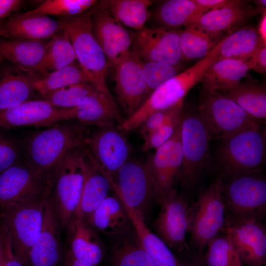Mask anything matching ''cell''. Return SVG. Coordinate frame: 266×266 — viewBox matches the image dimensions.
<instances>
[{"mask_svg": "<svg viewBox=\"0 0 266 266\" xmlns=\"http://www.w3.org/2000/svg\"><path fill=\"white\" fill-rule=\"evenodd\" d=\"M81 126L58 123L30 136L26 144V162L46 180L52 191L60 167L68 154L83 144Z\"/></svg>", "mask_w": 266, "mask_h": 266, "instance_id": "1", "label": "cell"}, {"mask_svg": "<svg viewBox=\"0 0 266 266\" xmlns=\"http://www.w3.org/2000/svg\"><path fill=\"white\" fill-rule=\"evenodd\" d=\"M217 154L219 179L262 172L266 159V131L257 121L221 139Z\"/></svg>", "mask_w": 266, "mask_h": 266, "instance_id": "2", "label": "cell"}, {"mask_svg": "<svg viewBox=\"0 0 266 266\" xmlns=\"http://www.w3.org/2000/svg\"><path fill=\"white\" fill-rule=\"evenodd\" d=\"M91 8L76 16L57 20L67 34L78 64L99 92L113 99L107 86L108 61L92 32Z\"/></svg>", "mask_w": 266, "mask_h": 266, "instance_id": "3", "label": "cell"}, {"mask_svg": "<svg viewBox=\"0 0 266 266\" xmlns=\"http://www.w3.org/2000/svg\"><path fill=\"white\" fill-rule=\"evenodd\" d=\"M221 42L205 58L154 90L139 108L125 119L121 129L125 131L134 130L153 113L169 108L183 100L190 90L200 82L205 71L217 60Z\"/></svg>", "mask_w": 266, "mask_h": 266, "instance_id": "4", "label": "cell"}, {"mask_svg": "<svg viewBox=\"0 0 266 266\" xmlns=\"http://www.w3.org/2000/svg\"><path fill=\"white\" fill-rule=\"evenodd\" d=\"M84 145L71 150L56 177L51 199L61 227H67L79 203L87 173Z\"/></svg>", "mask_w": 266, "mask_h": 266, "instance_id": "5", "label": "cell"}, {"mask_svg": "<svg viewBox=\"0 0 266 266\" xmlns=\"http://www.w3.org/2000/svg\"><path fill=\"white\" fill-rule=\"evenodd\" d=\"M221 180L227 218L264 219L266 180L262 172L238 174Z\"/></svg>", "mask_w": 266, "mask_h": 266, "instance_id": "6", "label": "cell"}, {"mask_svg": "<svg viewBox=\"0 0 266 266\" xmlns=\"http://www.w3.org/2000/svg\"><path fill=\"white\" fill-rule=\"evenodd\" d=\"M226 222L221 180L218 178L199 195L191 207L190 245L202 254L208 243L225 231Z\"/></svg>", "mask_w": 266, "mask_h": 266, "instance_id": "7", "label": "cell"}, {"mask_svg": "<svg viewBox=\"0 0 266 266\" xmlns=\"http://www.w3.org/2000/svg\"><path fill=\"white\" fill-rule=\"evenodd\" d=\"M48 198L0 210V226L8 234L13 252L24 266L40 233Z\"/></svg>", "mask_w": 266, "mask_h": 266, "instance_id": "8", "label": "cell"}, {"mask_svg": "<svg viewBox=\"0 0 266 266\" xmlns=\"http://www.w3.org/2000/svg\"><path fill=\"white\" fill-rule=\"evenodd\" d=\"M210 137L199 111L181 114L182 165L180 180L184 186H194L206 165Z\"/></svg>", "mask_w": 266, "mask_h": 266, "instance_id": "9", "label": "cell"}, {"mask_svg": "<svg viewBox=\"0 0 266 266\" xmlns=\"http://www.w3.org/2000/svg\"><path fill=\"white\" fill-rule=\"evenodd\" d=\"M198 111L211 139H222L260 120L220 93L202 90Z\"/></svg>", "mask_w": 266, "mask_h": 266, "instance_id": "10", "label": "cell"}, {"mask_svg": "<svg viewBox=\"0 0 266 266\" xmlns=\"http://www.w3.org/2000/svg\"><path fill=\"white\" fill-rule=\"evenodd\" d=\"M52 189L26 162L0 173V210L48 198Z\"/></svg>", "mask_w": 266, "mask_h": 266, "instance_id": "11", "label": "cell"}, {"mask_svg": "<svg viewBox=\"0 0 266 266\" xmlns=\"http://www.w3.org/2000/svg\"><path fill=\"white\" fill-rule=\"evenodd\" d=\"M111 186L125 205L139 211L144 217L148 212L154 192L147 161L129 158L117 172Z\"/></svg>", "mask_w": 266, "mask_h": 266, "instance_id": "12", "label": "cell"}, {"mask_svg": "<svg viewBox=\"0 0 266 266\" xmlns=\"http://www.w3.org/2000/svg\"><path fill=\"white\" fill-rule=\"evenodd\" d=\"M160 212L154 222L158 235L169 248L182 252L187 248L191 207L186 199L173 189L160 203Z\"/></svg>", "mask_w": 266, "mask_h": 266, "instance_id": "13", "label": "cell"}, {"mask_svg": "<svg viewBox=\"0 0 266 266\" xmlns=\"http://www.w3.org/2000/svg\"><path fill=\"white\" fill-rule=\"evenodd\" d=\"M181 125V117L171 138L156 149L155 153L146 160L152 177L154 199L159 204L180 180L183 160Z\"/></svg>", "mask_w": 266, "mask_h": 266, "instance_id": "14", "label": "cell"}, {"mask_svg": "<svg viewBox=\"0 0 266 266\" xmlns=\"http://www.w3.org/2000/svg\"><path fill=\"white\" fill-rule=\"evenodd\" d=\"M132 51L142 61L179 66L184 61L179 44V30L144 26L132 37Z\"/></svg>", "mask_w": 266, "mask_h": 266, "instance_id": "15", "label": "cell"}, {"mask_svg": "<svg viewBox=\"0 0 266 266\" xmlns=\"http://www.w3.org/2000/svg\"><path fill=\"white\" fill-rule=\"evenodd\" d=\"M92 32L105 54L108 62L114 67L131 50L132 37L111 14L105 0L97 2L91 7Z\"/></svg>", "mask_w": 266, "mask_h": 266, "instance_id": "16", "label": "cell"}, {"mask_svg": "<svg viewBox=\"0 0 266 266\" xmlns=\"http://www.w3.org/2000/svg\"><path fill=\"white\" fill-rule=\"evenodd\" d=\"M225 232L230 237L242 264L263 266L266 259V229L262 221L227 217Z\"/></svg>", "mask_w": 266, "mask_h": 266, "instance_id": "17", "label": "cell"}, {"mask_svg": "<svg viewBox=\"0 0 266 266\" xmlns=\"http://www.w3.org/2000/svg\"><path fill=\"white\" fill-rule=\"evenodd\" d=\"M83 144L97 164L113 179L129 159L132 150L123 133L114 126L101 128L85 136Z\"/></svg>", "mask_w": 266, "mask_h": 266, "instance_id": "18", "label": "cell"}, {"mask_svg": "<svg viewBox=\"0 0 266 266\" xmlns=\"http://www.w3.org/2000/svg\"><path fill=\"white\" fill-rule=\"evenodd\" d=\"M143 61L131 50L114 67V91L128 117L133 114L150 95L142 72Z\"/></svg>", "mask_w": 266, "mask_h": 266, "instance_id": "19", "label": "cell"}, {"mask_svg": "<svg viewBox=\"0 0 266 266\" xmlns=\"http://www.w3.org/2000/svg\"><path fill=\"white\" fill-rule=\"evenodd\" d=\"M61 227L51 196L43 211L40 233L32 247L26 266H62L66 253L62 241Z\"/></svg>", "mask_w": 266, "mask_h": 266, "instance_id": "20", "label": "cell"}, {"mask_svg": "<svg viewBox=\"0 0 266 266\" xmlns=\"http://www.w3.org/2000/svg\"><path fill=\"white\" fill-rule=\"evenodd\" d=\"M70 119L71 108L56 107L44 100H29L0 112V128L50 127Z\"/></svg>", "mask_w": 266, "mask_h": 266, "instance_id": "21", "label": "cell"}, {"mask_svg": "<svg viewBox=\"0 0 266 266\" xmlns=\"http://www.w3.org/2000/svg\"><path fill=\"white\" fill-rule=\"evenodd\" d=\"M263 12L257 5L252 6L248 4L247 1L239 0L235 4L207 11L195 23L206 32L221 40L223 33H232L251 18Z\"/></svg>", "mask_w": 266, "mask_h": 266, "instance_id": "22", "label": "cell"}, {"mask_svg": "<svg viewBox=\"0 0 266 266\" xmlns=\"http://www.w3.org/2000/svg\"><path fill=\"white\" fill-rule=\"evenodd\" d=\"M61 30L57 20L47 15L21 14L0 23V36L11 40H47Z\"/></svg>", "mask_w": 266, "mask_h": 266, "instance_id": "23", "label": "cell"}, {"mask_svg": "<svg viewBox=\"0 0 266 266\" xmlns=\"http://www.w3.org/2000/svg\"><path fill=\"white\" fill-rule=\"evenodd\" d=\"M71 111L72 119L101 128L115 124L120 128L125 120L114 99L99 91L87 96L79 104L71 108Z\"/></svg>", "mask_w": 266, "mask_h": 266, "instance_id": "24", "label": "cell"}, {"mask_svg": "<svg viewBox=\"0 0 266 266\" xmlns=\"http://www.w3.org/2000/svg\"><path fill=\"white\" fill-rule=\"evenodd\" d=\"M67 228V249L76 259L97 266L102 260L104 250L95 229L84 219L72 216Z\"/></svg>", "mask_w": 266, "mask_h": 266, "instance_id": "25", "label": "cell"}, {"mask_svg": "<svg viewBox=\"0 0 266 266\" xmlns=\"http://www.w3.org/2000/svg\"><path fill=\"white\" fill-rule=\"evenodd\" d=\"M85 149L88 157L87 176L79 203L73 215L84 220L108 197L113 180L85 147Z\"/></svg>", "mask_w": 266, "mask_h": 266, "instance_id": "26", "label": "cell"}, {"mask_svg": "<svg viewBox=\"0 0 266 266\" xmlns=\"http://www.w3.org/2000/svg\"><path fill=\"white\" fill-rule=\"evenodd\" d=\"M124 205L135 233L148 254L153 266H186L176 258L167 245L149 229L141 212Z\"/></svg>", "mask_w": 266, "mask_h": 266, "instance_id": "27", "label": "cell"}, {"mask_svg": "<svg viewBox=\"0 0 266 266\" xmlns=\"http://www.w3.org/2000/svg\"><path fill=\"white\" fill-rule=\"evenodd\" d=\"M18 68L8 71L0 77V112L29 100L35 91V84L40 78Z\"/></svg>", "mask_w": 266, "mask_h": 266, "instance_id": "28", "label": "cell"}, {"mask_svg": "<svg viewBox=\"0 0 266 266\" xmlns=\"http://www.w3.org/2000/svg\"><path fill=\"white\" fill-rule=\"evenodd\" d=\"M249 70L245 61L232 59L216 60L202 77V90L219 93L227 91L237 86Z\"/></svg>", "mask_w": 266, "mask_h": 266, "instance_id": "29", "label": "cell"}, {"mask_svg": "<svg viewBox=\"0 0 266 266\" xmlns=\"http://www.w3.org/2000/svg\"><path fill=\"white\" fill-rule=\"evenodd\" d=\"M85 220L94 229L108 235L120 233L131 222L123 203L117 196H108Z\"/></svg>", "mask_w": 266, "mask_h": 266, "instance_id": "30", "label": "cell"}, {"mask_svg": "<svg viewBox=\"0 0 266 266\" xmlns=\"http://www.w3.org/2000/svg\"><path fill=\"white\" fill-rule=\"evenodd\" d=\"M266 46L257 28H238L222 39L217 60L232 59L246 61L257 50Z\"/></svg>", "mask_w": 266, "mask_h": 266, "instance_id": "31", "label": "cell"}, {"mask_svg": "<svg viewBox=\"0 0 266 266\" xmlns=\"http://www.w3.org/2000/svg\"><path fill=\"white\" fill-rule=\"evenodd\" d=\"M220 93L234 101L253 119L260 121L266 119L265 85L248 77Z\"/></svg>", "mask_w": 266, "mask_h": 266, "instance_id": "32", "label": "cell"}, {"mask_svg": "<svg viewBox=\"0 0 266 266\" xmlns=\"http://www.w3.org/2000/svg\"><path fill=\"white\" fill-rule=\"evenodd\" d=\"M76 60L68 37L61 30L52 38L50 46L38 64L28 68H20L31 72L41 78L69 65Z\"/></svg>", "mask_w": 266, "mask_h": 266, "instance_id": "33", "label": "cell"}, {"mask_svg": "<svg viewBox=\"0 0 266 266\" xmlns=\"http://www.w3.org/2000/svg\"><path fill=\"white\" fill-rule=\"evenodd\" d=\"M52 38L47 41L0 38V58L14 63L19 68L34 66L41 60Z\"/></svg>", "mask_w": 266, "mask_h": 266, "instance_id": "34", "label": "cell"}, {"mask_svg": "<svg viewBox=\"0 0 266 266\" xmlns=\"http://www.w3.org/2000/svg\"><path fill=\"white\" fill-rule=\"evenodd\" d=\"M207 11L194 0H168L160 5L156 18L162 27L178 29L195 23Z\"/></svg>", "mask_w": 266, "mask_h": 266, "instance_id": "35", "label": "cell"}, {"mask_svg": "<svg viewBox=\"0 0 266 266\" xmlns=\"http://www.w3.org/2000/svg\"><path fill=\"white\" fill-rule=\"evenodd\" d=\"M221 40L203 30L195 23L179 30V44L184 61L205 58Z\"/></svg>", "mask_w": 266, "mask_h": 266, "instance_id": "36", "label": "cell"}, {"mask_svg": "<svg viewBox=\"0 0 266 266\" xmlns=\"http://www.w3.org/2000/svg\"><path fill=\"white\" fill-rule=\"evenodd\" d=\"M112 16L120 23L136 31L142 29L150 18L149 7L152 1L148 0H105Z\"/></svg>", "mask_w": 266, "mask_h": 266, "instance_id": "37", "label": "cell"}, {"mask_svg": "<svg viewBox=\"0 0 266 266\" xmlns=\"http://www.w3.org/2000/svg\"><path fill=\"white\" fill-rule=\"evenodd\" d=\"M83 83L91 84V81L79 64L74 62L39 79L35 82V89L42 96L60 88Z\"/></svg>", "mask_w": 266, "mask_h": 266, "instance_id": "38", "label": "cell"}, {"mask_svg": "<svg viewBox=\"0 0 266 266\" xmlns=\"http://www.w3.org/2000/svg\"><path fill=\"white\" fill-rule=\"evenodd\" d=\"M112 266H153L150 257L135 233L124 238L113 248Z\"/></svg>", "mask_w": 266, "mask_h": 266, "instance_id": "39", "label": "cell"}, {"mask_svg": "<svg viewBox=\"0 0 266 266\" xmlns=\"http://www.w3.org/2000/svg\"><path fill=\"white\" fill-rule=\"evenodd\" d=\"M95 0H47L37 8L22 13L24 16L53 15L63 17L79 15L91 8Z\"/></svg>", "mask_w": 266, "mask_h": 266, "instance_id": "40", "label": "cell"}, {"mask_svg": "<svg viewBox=\"0 0 266 266\" xmlns=\"http://www.w3.org/2000/svg\"><path fill=\"white\" fill-rule=\"evenodd\" d=\"M97 91L90 83H79L54 90L42 95L43 100L52 106L71 108L79 104L87 96Z\"/></svg>", "mask_w": 266, "mask_h": 266, "instance_id": "41", "label": "cell"}, {"mask_svg": "<svg viewBox=\"0 0 266 266\" xmlns=\"http://www.w3.org/2000/svg\"><path fill=\"white\" fill-rule=\"evenodd\" d=\"M206 247L204 261L207 266H235L239 260L225 231L212 239Z\"/></svg>", "mask_w": 266, "mask_h": 266, "instance_id": "42", "label": "cell"}, {"mask_svg": "<svg viewBox=\"0 0 266 266\" xmlns=\"http://www.w3.org/2000/svg\"><path fill=\"white\" fill-rule=\"evenodd\" d=\"M179 66L165 63L143 61L142 72L150 94L156 89L179 73Z\"/></svg>", "mask_w": 266, "mask_h": 266, "instance_id": "43", "label": "cell"}, {"mask_svg": "<svg viewBox=\"0 0 266 266\" xmlns=\"http://www.w3.org/2000/svg\"><path fill=\"white\" fill-rule=\"evenodd\" d=\"M183 102V100L169 108L156 111L150 115L137 128L143 139L169 119L181 114Z\"/></svg>", "mask_w": 266, "mask_h": 266, "instance_id": "44", "label": "cell"}, {"mask_svg": "<svg viewBox=\"0 0 266 266\" xmlns=\"http://www.w3.org/2000/svg\"><path fill=\"white\" fill-rule=\"evenodd\" d=\"M181 114L182 112L174 116L144 138L141 146L142 150L147 151L157 149L168 140L180 123Z\"/></svg>", "mask_w": 266, "mask_h": 266, "instance_id": "45", "label": "cell"}, {"mask_svg": "<svg viewBox=\"0 0 266 266\" xmlns=\"http://www.w3.org/2000/svg\"><path fill=\"white\" fill-rule=\"evenodd\" d=\"M19 152L16 145L0 135V173L18 163Z\"/></svg>", "mask_w": 266, "mask_h": 266, "instance_id": "46", "label": "cell"}, {"mask_svg": "<svg viewBox=\"0 0 266 266\" xmlns=\"http://www.w3.org/2000/svg\"><path fill=\"white\" fill-rule=\"evenodd\" d=\"M0 242L3 253V266H24L15 255L9 235L1 226Z\"/></svg>", "mask_w": 266, "mask_h": 266, "instance_id": "47", "label": "cell"}, {"mask_svg": "<svg viewBox=\"0 0 266 266\" xmlns=\"http://www.w3.org/2000/svg\"><path fill=\"white\" fill-rule=\"evenodd\" d=\"M249 69H252L260 74L266 71V46L257 50L246 61Z\"/></svg>", "mask_w": 266, "mask_h": 266, "instance_id": "48", "label": "cell"}, {"mask_svg": "<svg viewBox=\"0 0 266 266\" xmlns=\"http://www.w3.org/2000/svg\"><path fill=\"white\" fill-rule=\"evenodd\" d=\"M23 3L20 0H0V23L20 9Z\"/></svg>", "mask_w": 266, "mask_h": 266, "instance_id": "49", "label": "cell"}, {"mask_svg": "<svg viewBox=\"0 0 266 266\" xmlns=\"http://www.w3.org/2000/svg\"><path fill=\"white\" fill-rule=\"evenodd\" d=\"M200 7L208 11L210 10L220 9L235 4L239 0H194Z\"/></svg>", "mask_w": 266, "mask_h": 266, "instance_id": "50", "label": "cell"}, {"mask_svg": "<svg viewBox=\"0 0 266 266\" xmlns=\"http://www.w3.org/2000/svg\"><path fill=\"white\" fill-rule=\"evenodd\" d=\"M62 266H93L75 259L66 248V253Z\"/></svg>", "mask_w": 266, "mask_h": 266, "instance_id": "51", "label": "cell"}, {"mask_svg": "<svg viewBox=\"0 0 266 266\" xmlns=\"http://www.w3.org/2000/svg\"><path fill=\"white\" fill-rule=\"evenodd\" d=\"M257 30L263 43L266 45V11L262 13Z\"/></svg>", "mask_w": 266, "mask_h": 266, "instance_id": "52", "label": "cell"}, {"mask_svg": "<svg viewBox=\"0 0 266 266\" xmlns=\"http://www.w3.org/2000/svg\"><path fill=\"white\" fill-rule=\"evenodd\" d=\"M257 6L259 7L262 11H266V0H258L256 1Z\"/></svg>", "mask_w": 266, "mask_h": 266, "instance_id": "53", "label": "cell"}, {"mask_svg": "<svg viewBox=\"0 0 266 266\" xmlns=\"http://www.w3.org/2000/svg\"><path fill=\"white\" fill-rule=\"evenodd\" d=\"M186 266H205L201 262H193L188 264H185Z\"/></svg>", "mask_w": 266, "mask_h": 266, "instance_id": "54", "label": "cell"}, {"mask_svg": "<svg viewBox=\"0 0 266 266\" xmlns=\"http://www.w3.org/2000/svg\"><path fill=\"white\" fill-rule=\"evenodd\" d=\"M0 266H3V257L2 248L0 242Z\"/></svg>", "mask_w": 266, "mask_h": 266, "instance_id": "55", "label": "cell"}, {"mask_svg": "<svg viewBox=\"0 0 266 266\" xmlns=\"http://www.w3.org/2000/svg\"><path fill=\"white\" fill-rule=\"evenodd\" d=\"M238 266H243L242 264L240 261L238 263Z\"/></svg>", "mask_w": 266, "mask_h": 266, "instance_id": "56", "label": "cell"}, {"mask_svg": "<svg viewBox=\"0 0 266 266\" xmlns=\"http://www.w3.org/2000/svg\"><path fill=\"white\" fill-rule=\"evenodd\" d=\"M240 261V260H239L238 261V262H237V264H236V265L235 266H238V263H239Z\"/></svg>", "mask_w": 266, "mask_h": 266, "instance_id": "57", "label": "cell"}, {"mask_svg": "<svg viewBox=\"0 0 266 266\" xmlns=\"http://www.w3.org/2000/svg\"><path fill=\"white\" fill-rule=\"evenodd\" d=\"M2 59L0 58V62L1 61Z\"/></svg>", "mask_w": 266, "mask_h": 266, "instance_id": "58", "label": "cell"}]
</instances>
